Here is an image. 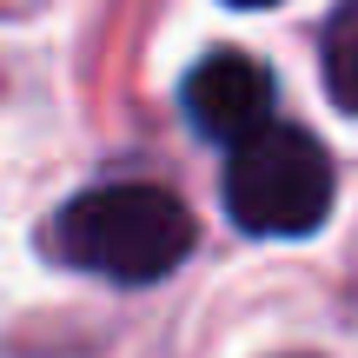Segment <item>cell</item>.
<instances>
[{"label":"cell","mask_w":358,"mask_h":358,"mask_svg":"<svg viewBox=\"0 0 358 358\" xmlns=\"http://www.w3.org/2000/svg\"><path fill=\"white\" fill-rule=\"evenodd\" d=\"M226 213L259 239H306L332 213V159L312 133L272 120L226 159Z\"/></svg>","instance_id":"obj_2"},{"label":"cell","mask_w":358,"mask_h":358,"mask_svg":"<svg viewBox=\"0 0 358 358\" xmlns=\"http://www.w3.org/2000/svg\"><path fill=\"white\" fill-rule=\"evenodd\" d=\"M232 7H272V0H232Z\"/></svg>","instance_id":"obj_4"},{"label":"cell","mask_w":358,"mask_h":358,"mask_svg":"<svg viewBox=\"0 0 358 358\" xmlns=\"http://www.w3.org/2000/svg\"><path fill=\"white\" fill-rule=\"evenodd\" d=\"M53 252L100 279L146 285L192 252V213L166 186H93L60 213Z\"/></svg>","instance_id":"obj_1"},{"label":"cell","mask_w":358,"mask_h":358,"mask_svg":"<svg viewBox=\"0 0 358 358\" xmlns=\"http://www.w3.org/2000/svg\"><path fill=\"white\" fill-rule=\"evenodd\" d=\"M272 100H279V87L252 53H206L186 80V120L232 153L272 127Z\"/></svg>","instance_id":"obj_3"}]
</instances>
